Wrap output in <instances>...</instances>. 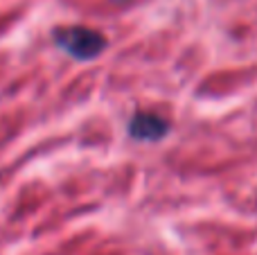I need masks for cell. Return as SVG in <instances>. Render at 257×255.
Returning a JSON list of instances; mask_svg holds the SVG:
<instances>
[{
    "instance_id": "obj_1",
    "label": "cell",
    "mask_w": 257,
    "mask_h": 255,
    "mask_svg": "<svg viewBox=\"0 0 257 255\" xmlns=\"http://www.w3.org/2000/svg\"><path fill=\"white\" fill-rule=\"evenodd\" d=\"M54 43L68 54V57L77 59V61H93L99 57L104 48H106V39L99 34L97 30L90 27H61L54 34Z\"/></svg>"
},
{
    "instance_id": "obj_2",
    "label": "cell",
    "mask_w": 257,
    "mask_h": 255,
    "mask_svg": "<svg viewBox=\"0 0 257 255\" xmlns=\"http://www.w3.org/2000/svg\"><path fill=\"white\" fill-rule=\"evenodd\" d=\"M169 131V124L165 117L156 115V113H136L128 122V134L131 138L142 140V143H156L163 140Z\"/></svg>"
}]
</instances>
